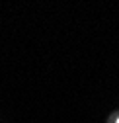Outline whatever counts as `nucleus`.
Listing matches in <instances>:
<instances>
[{"label": "nucleus", "mask_w": 119, "mask_h": 123, "mask_svg": "<svg viewBox=\"0 0 119 123\" xmlns=\"http://www.w3.org/2000/svg\"><path fill=\"white\" fill-rule=\"evenodd\" d=\"M117 123H119V119H117Z\"/></svg>", "instance_id": "obj_1"}]
</instances>
